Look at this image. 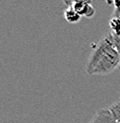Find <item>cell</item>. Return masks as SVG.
<instances>
[{"label":"cell","instance_id":"6da1fadb","mask_svg":"<svg viewBox=\"0 0 120 123\" xmlns=\"http://www.w3.org/2000/svg\"><path fill=\"white\" fill-rule=\"evenodd\" d=\"M120 54L114 48H111L106 55L99 61L90 75H107L119 66Z\"/></svg>","mask_w":120,"mask_h":123},{"label":"cell","instance_id":"7a4b0ae2","mask_svg":"<svg viewBox=\"0 0 120 123\" xmlns=\"http://www.w3.org/2000/svg\"><path fill=\"white\" fill-rule=\"evenodd\" d=\"M113 47H114L113 43V36H112V33L110 32L97 44L96 49L93 51V53L89 57V60L86 64V72L89 75L92 73V71L99 62V61L105 56L106 53Z\"/></svg>","mask_w":120,"mask_h":123},{"label":"cell","instance_id":"3957f363","mask_svg":"<svg viewBox=\"0 0 120 123\" xmlns=\"http://www.w3.org/2000/svg\"><path fill=\"white\" fill-rule=\"evenodd\" d=\"M67 8H73L80 16L92 17L95 14V9L92 6V0H62Z\"/></svg>","mask_w":120,"mask_h":123},{"label":"cell","instance_id":"277c9868","mask_svg":"<svg viewBox=\"0 0 120 123\" xmlns=\"http://www.w3.org/2000/svg\"><path fill=\"white\" fill-rule=\"evenodd\" d=\"M89 123H116V119L114 117L110 109H100Z\"/></svg>","mask_w":120,"mask_h":123},{"label":"cell","instance_id":"5b68a950","mask_svg":"<svg viewBox=\"0 0 120 123\" xmlns=\"http://www.w3.org/2000/svg\"><path fill=\"white\" fill-rule=\"evenodd\" d=\"M63 16H64V19H65L68 23H71V24L79 22L80 17H81L73 8H67V9L63 12Z\"/></svg>","mask_w":120,"mask_h":123},{"label":"cell","instance_id":"8992f818","mask_svg":"<svg viewBox=\"0 0 120 123\" xmlns=\"http://www.w3.org/2000/svg\"><path fill=\"white\" fill-rule=\"evenodd\" d=\"M110 28L113 33L120 34V18L112 17L110 20Z\"/></svg>","mask_w":120,"mask_h":123},{"label":"cell","instance_id":"52a82bcc","mask_svg":"<svg viewBox=\"0 0 120 123\" xmlns=\"http://www.w3.org/2000/svg\"><path fill=\"white\" fill-rule=\"evenodd\" d=\"M109 109L112 112L114 117L116 120H120V99L118 101H116L115 103H114Z\"/></svg>","mask_w":120,"mask_h":123},{"label":"cell","instance_id":"ba28073f","mask_svg":"<svg viewBox=\"0 0 120 123\" xmlns=\"http://www.w3.org/2000/svg\"><path fill=\"white\" fill-rule=\"evenodd\" d=\"M111 33H112V36H113L114 46L120 54V34H115V33H113V32H111Z\"/></svg>","mask_w":120,"mask_h":123},{"label":"cell","instance_id":"9c48e42d","mask_svg":"<svg viewBox=\"0 0 120 123\" xmlns=\"http://www.w3.org/2000/svg\"><path fill=\"white\" fill-rule=\"evenodd\" d=\"M114 12L112 17H115V18H120V0H114Z\"/></svg>","mask_w":120,"mask_h":123},{"label":"cell","instance_id":"30bf717a","mask_svg":"<svg viewBox=\"0 0 120 123\" xmlns=\"http://www.w3.org/2000/svg\"><path fill=\"white\" fill-rule=\"evenodd\" d=\"M116 123H120V120H116Z\"/></svg>","mask_w":120,"mask_h":123},{"label":"cell","instance_id":"8fae6325","mask_svg":"<svg viewBox=\"0 0 120 123\" xmlns=\"http://www.w3.org/2000/svg\"><path fill=\"white\" fill-rule=\"evenodd\" d=\"M118 68H119V70H120V63H119V66H118Z\"/></svg>","mask_w":120,"mask_h":123}]
</instances>
